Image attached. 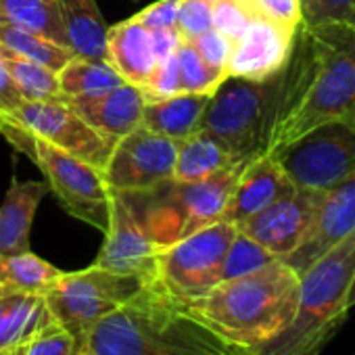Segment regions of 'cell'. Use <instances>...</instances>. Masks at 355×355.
I'll return each instance as SVG.
<instances>
[{
  "label": "cell",
  "mask_w": 355,
  "mask_h": 355,
  "mask_svg": "<svg viewBox=\"0 0 355 355\" xmlns=\"http://www.w3.org/2000/svg\"><path fill=\"white\" fill-rule=\"evenodd\" d=\"M157 245L130 201L121 193L111 191L109 226L94 266L117 274L138 276L146 284H153L157 276Z\"/></svg>",
  "instance_id": "14"
},
{
  "label": "cell",
  "mask_w": 355,
  "mask_h": 355,
  "mask_svg": "<svg viewBox=\"0 0 355 355\" xmlns=\"http://www.w3.org/2000/svg\"><path fill=\"white\" fill-rule=\"evenodd\" d=\"M57 78H59L61 98L101 96L125 84L109 61L88 59L78 55L57 73Z\"/></svg>",
  "instance_id": "26"
},
{
  "label": "cell",
  "mask_w": 355,
  "mask_h": 355,
  "mask_svg": "<svg viewBox=\"0 0 355 355\" xmlns=\"http://www.w3.org/2000/svg\"><path fill=\"white\" fill-rule=\"evenodd\" d=\"M55 318L42 295L7 293L0 297V355H26L30 343Z\"/></svg>",
  "instance_id": "20"
},
{
  "label": "cell",
  "mask_w": 355,
  "mask_h": 355,
  "mask_svg": "<svg viewBox=\"0 0 355 355\" xmlns=\"http://www.w3.org/2000/svg\"><path fill=\"white\" fill-rule=\"evenodd\" d=\"M245 165L247 161H241L199 182L167 180L144 193L121 195L130 201L161 251L222 220Z\"/></svg>",
  "instance_id": "6"
},
{
  "label": "cell",
  "mask_w": 355,
  "mask_h": 355,
  "mask_svg": "<svg viewBox=\"0 0 355 355\" xmlns=\"http://www.w3.org/2000/svg\"><path fill=\"white\" fill-rule=\"evenodd\" d=\"M78 351L76 338L55 322L30 343L26 355H76Z\"/></svg>",
  "instance_id": "37"
},
{
  "label": "cell",
  "mask_w": 355,
  "mask_h": 355,
  "mask_svg": "<svg viewBox=\"0 0 355 355\" xmlns=\"http://www.w3.org/2000/svg\"><path fill=\"white\" fill-rule=\"evenodd\" d=\"M274 259L276 257L268 249H263L259 243H255L253 239H249L247 234H243L239 230L226 251V257L222 263V280L245 276L249 272H255V270L268 266Z\"/></svg>",
  "instance_id": "31"
},
{
  "label": "cell",
  "mask_w": 355,
  "mask_h": 355,
  "mask_svg": "<svg viewBox=\"0 0 355 355\" xmlns=\"http://www.w3.org/2000/svg\"><path fill=\"white\" fill-rule=\"evenodd\" d=\"M355 230V171L347 175L345 180L324 191L320 211L307 241L286 259L297 274L309 268L320 255L340 243Z\"/></svg>",
  "instance_id": "15"
},
{
  "label": "cell",
  "mask_w": 355,
  "mask_h": 355,
  "mask_svg": "<svg viewBox=\"0 0 355 355\" xmlns=\"http://www.w3.org/2000/svg\"><path fill=\"white\" fill-rule=\"evenodd\" d=\"M59 9L73 55L107 61L109 28L96 0H59Z\"/></svg>",
  "instance_id": "24"
},
{
  "label": "cell",
  "mask_w": 355,
  "mask_h": 355,
  "mask_svg": "<svg viewBox=\"0 0 355 355\" xmlns=\"http://www.w3.org/2000/svg\"><path fill=\"white\" fill-rule=\"evenodd\" d=\"M261 15L291 32L301 26V3L299 0H255Z\"/></svg>",
  "instance_id": "38"
},
{
  "label": "cell",
  "mask_w": 355,
  "mask_h": 355,
  "mask_svg": "<svg viewBox=\"0 0 355 355\" xmlns=\"http://www.w3.org/2000/svg\"><path fill=\"white\" fill-rule=\"evenodd\" d=\"M216 0H178V34L182 40L193 42L203 32L214 28Z\"/></svg>",
  "instance_id": "34"
},
{
  "label": "cell",
  "mask_w": 355,
  "mask_h": 355,
  "mask_svg": "<svg viewBox=\"0 0 355 355\" xmlns=\"http://www.w3.org/2000/svg\"><path fill=\"white\" fill-rule=\"evenodd\" d=\"M347 305H349V309H351V307H355V278H353V284H351V291H349Z\"/></svg>",
  "instance_id": "42"
},
{
  "label": "cell",
  "mask_w": 355,
  "mask_h": 355,
  "mask_svg": "<svg viewBox=\"0 0 355 355\" xmlns=\"http://www.w3.org/2000/svg\"><path fill=\"white\" fill-rule=\"evenodd\" d=\"M293 189V182L272 153L257 155L243 167L222 220L239 226L288 195Z\"/></svg>",
  "instance_id": "17"
},
{
  "label": "cell",
  "mask_w": 355,
  "mask_h": 355,
  "mask_svg": "<svg viewBox=\"0 0 355 355\" xmlns=\"http://www.w3.org/2000/svg\"><path fill=\"white\" fill-rule=\"evenodd\" d=\"M299 274L274 259L239 278L222 280L207 295L187 305L216 334L251 353H259L295 318Z\"/></svg>",
  "instance_id": "3"
},
{
  "label": "cell",
  "mask_w": 355,
  "mask_h": 355,
  "mask_svg": "<svg viewBox=\"0 0 355 355\" xmlns=\"http://www.w3.org/2000/svg\"><path fill=\"white\" fill-rule=\"evenodd\" d=\"M0 46L26 59H32L57 73L76 57L71 49L9 24H0Z\"/></svg>",
  "instance_id": "29"
},
{
  "label": "cell",
  "mask_w": 355,
  "mask_h": 355,
  "mask_svg": "<svg viewBox=\"0 0 355 355\" xmlns=\"http://www.w3.org/2000/svg\"><path fill=\"white\" fill-rule=\"evenodd\" d=\"M239 228L216 222L157 253L155 282L180 305H189L222 282V263Z\"/></svg>",
  "instance_id": "9"
},
{
  "label": "cell",
  "mask_w": 355,
  "mask_h": 355,
  "mask_svg": "<svg viewBox=\"0 0 355 355\" xmlns=\"http://www.w3.org/2000/svg\"><path fill=\"white\" fill-rule=\"evenodd\" d=\"M355 278V230L299 274L297 311L261 355H320L347 318Z\"/></svg>",
  "instance_id": "4"
},
{
  "label": "cell",
  "mask_w": 355,
  "mask_h": 355,
  "mask_svg": "<svg viewBox=\"0 0 355 355\" xmlns=\"http://www.w3.org/2000/svg\"><path fill=\"white\" fill-rule=\"evenodd\" d=\"M140 90H142L146 103L180 94V65H178L175 51L157 61L148 82Z\"/></svg>",
  "instance_id": "35"
},
{
  "label": "cell",
  "mask_w": 355,
  "mask_h": 355,
  "mask_svg": "<svg viewBox=\"0 0 355 355\" xmlns=\"http://www.w3.org/2000/svg\"><path fill=\"white\" fill-rule=\"evenodd\" d=\"M255 355H261V353H255Z\"/></svg>",
  "instance_id": "46"
},
{
  "label": "cell",
  "mask_w": 355,
  "mask_h": 355,
  "mask_svg": "<svg viewBox=\"0 0 355 355\" xmlns=\"http://www.w3.org/2000/svg\"><path fill=\"white\" fill-rule=\"evenodd\" d=\"M324 191L293 189L263 211L245 220L236 228L268 249L276 259L293 255L311 234Z\"/></svg>",
  "instance_id": "13"
},
{
  "label": "cell",
  "mask_w": 355,
  "mask_h": 355,
  "mask_svg": "<svg viewBox=\"0 0 355 355\" xmlns=\"http://www.w3.org/2000/svg\"><path fill=\"white\" fill-rule=\"evenodd\" d=\"M21 103H24V98H21L19 90L15 88L13 80L9 78L5 65L0 63V113H3V115L7 117V115H11Z\"/></svg>",
  "instance_id": "40"
},
{
  "label": "cell",
  "mask_w": 355,
  "mask_h": 355,
  "mask_svg": "<svg viewBox=\"0 0 355 355\" xmlns=\"http://www.w3.org/2000/svg\"><path fill=\"white\" fill-rule=\"evenodd\" d=\"M0 134L38 163L46 175L49 191H53L69 216L94 226L96 230H107L111 191L98 167L59 150L13 121L5 119L0 125Z\"/></svg>",
  "instance_id": "7"
},
{
  "label": "cell",
  "mask_w": 355,
  "mask_h": 355,
  "mask_svg": "<svg viewBox=\"0 0 355 355\" xmlns=\"http://www.w3.org/2000/svg\"><path fill=\"white\" fill-rule=\"evenodd\" d=\"M241 161H249V159H239L216 136L205 134V132H195L184 140H178L173 180L199 182Z\"/></svg>",
  "instance_id": "23"
},
{
  "label": "cell",
  "mask_w": 355,
  "mask_h": 355,
  "mask_svg": "<svg viewBox=\"0 0 355 355\" xmlns=\"http://www.w3.org/2000/svg\"><path fill=\"white\" fill-rule=\"evenodd\" d=\"M311 69L313 42L301 24L284 67L261 82L228 76L211 94L197 132L216 136L239 159L270 153L276 134L297 109Z\"/></svg>",
  "instance_id": "1"
},
{
  "label": "cell",
  "mask_w": 355,
  "mask_h": 355,
  "mask_svg": "<svg viewBox=\"0 0 355 355\" xmlns=\"http://www.w3.org/2000/svg\"><path fill=\"white\" fill-rule=\"evenodd\" d=\"M178 140L142 125L117 138L103 178L113 193H144L173 180Z\"/></svg>",
  "instance_id": "12"
},
{
  "label": "cell",
  "mask_w": 355,
  "mask_h": 355,
  "mask_svg": "<svg viewBox=\"0 0 355 355\" xmlns=\"http://www.w3.org/2000/svg\"><path fill=\"white\" fill-rule=\"evenodd\" d=\"M178 65H180V92L193 94H214L218 86L228 78V71L207 65L195 46L187 40H180L175 49Z\"/></svg>",
  "instance_id": "30"
},
{
  "label": "cell",
  "mask_w": 355,
  "mask_h": 355,
  "mask_svg": "<svg viewBox=\"0 0 355 355\" xmlns=\"http://www.w3.org/2000/svg\"><path fill=\"white\" fill-rule=\"evenodd\" d=\"M61 101L94 130L115 140L140 125L142 109L146 103L142 90L132 84H123L101 96L61 98Z\"/></svg>",
  "instance_id": "18"
},
{
  "label": "cell",
  "mask_w": 355,
  "mask_h": 355,
  "mask_svg": "<svg viewBox=\"0 0 355 355\" xmlns=\"http://www.w3.org/2000/svg\"><path fill=\"white\" fill-rule=\"evenodd\" d=\"M272 155L293 187L328 191L355 171V115L322 123Z\"/></svg>",
  "instance_id": "10"
},
{
  "label": "cell",
  "mask_w": 355,
  "mask_h": 355,
  "mask_svg": "<svg viewBox=\"0 0 355 355\" xmlns=\"http://www.w3.org/2000/svg\"><path fill=\"white\" fill-rule=\"evenodd\" d=\"M107 61L123 78L125 84L142 88L159 61L153 32L144 28L136 17L109 28Z\"/></svg>",
  "instance_id": "19"
},
{
  "label": "cell",
  "mask_w": 355,
  "mask_h": 355,
  "mask_svg": "<svg viewBox=\"0 0 355 355\" xmlns=\"http://www.w3.org/2000/svg\"><path fill=\"white\" fill-rule=\"evenodd\" d=\"M0 24H9L69 46L59 0H0Z\"/></svg>",
  "instance_id": "25"
},
{
  "label": "cell",
  "mask_w": 355,
  "mask_h": 355,
  "mask_svg": "<svg viewBox=\"0 0 355 355\" xmlns=\"http://www.w3.org/2000/svg\"><path fill=\"white\" fill-rule=\"evenodd\" d=\"M5 119L21 125L59 150L98 167L101 171L117 142L86 123L63 101H24Z\"/></svg>",
  "instance_id": "11"
},
{
  "label": "cell",
  "mask_w": 355,
  "mask_h": 355,
  "mask_svg": "<svg viewBox=\"0 0 355 355\" xmlns=\"http://www.w3.org/2000/svg\"><path fill=\"white\" fill-rule=\"evenodd\" d=\"M257 17H263L255 0H216L214 28L236 40Z\"/></svg>",
  "instance_id": "32"
},
{
  "label": "cell",
  "mask_w": 355,
  "mask_h": 355,
  "mask_svg": "<svg viewBox=\"0 0 355 355\" xmlns=\"http://www.w3.org/2000/svg\"><path fill=\"white\" fill-rule=\"evenodd\" d=\"M136 19L150 32L159 30H178V0H159L136 15Z\"/></svg>",
  "instance_id": "39"
},
{
  "label": "cell",
  "mask_w": 355,
  "mask_h": 355,
  "mask_svg": "<svg viewBox=\"0 0 355 355\" xmlns=\"http://www.w3.org/2000/svg\"><path fill=\"white\" fill-rule=\"evenodd\" d=\"M301 24L318 28L326 24H340L355 30V0H299Z\"/></svg>",
  "instance_id": "33"
},
{
  "label": "cell",
  "mask_w": 355,
  "mask_h": 355,
  "mask_svg": "<svg viewBox=\"0 0 355 355\" xmlns=\"http://www.w3.org/2000/svg\"><path fill=\"white\" fill-rule=\"evenodd\" d=\"M86 347L96 355H255L216 334L157 282L101 320Z\"/></svg>",
  "instance_id": "2"
},
{
  "label": "cell",
  "mask_w": 355,
  "mask_h": 355,
  "mask_svg": "<svg viewBox=\"0 0 355 355\" xmlns=\"http://www.w3.org/2000/svg\"><path fill=\"white\" fill-rule=\"evenodd\" d=\"M0 63L19 90L24 101H61L57 71L0 46Z\"/></svg>",
  "instance_id": "28"
},
{
  "label": "cell",
  "mask_w": 355,
  "mask_h": 355,
  "mask_svg": "<svg viewBox=\"0 0 355 355\" xmlns=\"http://www.w3.org/2000/svg\"><path fill=\"white\" fill-rule=\"evenodd\" d=\"M209 98L211 94L180 92L167 98L148 101L144 103L140 125L173 140H184L199 130Z\"/></svg>",
  "instance_id": "22"
},
{
  "label": "cell",
  "mask_w": 355,
  "mask_h": 355,
  "mask_svg": "<svg viewBox=\"0 0 355 355\" xmlns=\"http://www.w3.org/2000/svg\"><path fill=\"white\" fill-rule=\"evenodd\" d=\"M76 355H96V353H94L92 349H88V347H84V349H80Z\"/></svg>",
  "instance_id": "43"
},
{
  "label": "cell",
  "mask_w": 355,
  "mask_h": 355,
  "mask_svg": "<svg viewBox=\"0 0 355 355\" xmlns=\"http://www.w3.org/2000/svg\"><path fill=\"white\" fill-rule=\"evenodd\" d=\"M191 44L195 46V51L207 65L228 71V61H230V55L234 49V40L228 38L224 32H220L218 28H211V30L203 32L199 38H195Z\"/></svg>",
  "instance_id": "36"
},
{
  "label": "cell",
  "mask_w": 355,
  "mask_h": 355,
  "mask_svg": "<svg viewBox=\"0 0 355 355\" xmlns=\"http://www.w3.org/2000/svg\"><path fill=\"white\" fill-rule=\"evenodd\" d=\"M307 30L313 42L311 78L297 109L276 134L270 153L322 123L355 115V30L340 24Z\"/></svg>",
  "instance_id": "5"
},
{
  "label": "cell",
  "mask_w": 355,
  "mask_h": 355,
  "mask_svg": "<svg viewBox=\"0 0 355 355\" xmlns=\"http://www.w3.org/2000/svg\"><path fill=\"white\" fill-rule=\"evenodd\" d=\"M153 38H155V51H157V59H163L167 55H171L178 44H180V34L178 30H159V32H153Z\"/></svg>",
  "instance_id": "41"
},
{
  "label": "cell",
  "mask_w": 355,
  "mask_h": 355,
  "mask_svg": "<svg viewBox=\"0 0 355 355\" xmlns=\"http://www.w3.org/2000/svg\"><path fill=\"white\" fill-rule=\"evenodd\" d=\"M295 32L257 17L236 40L228 61V76L261 82L284 67Z\"/></svg>",
  "instance_id": "16"
},
{
  "label": "cell",
  "mask_w": 355,
  "mask_h": 355,
  "mask_svg": "<svg viewBox=\"0 0 355 355\" xmlns=\"http://www.w3.org/2000/svg\"><path fill=\"white\" fill-rule=\"evenodd\" d=\"M5 295V291H3V286H0V297H3Z\"/></svg>",
  "instance_id": "45"
},
{
  "label": "cell",
  "mask_w": 355,
  "mask_h": 355,
  "mask_svg": "<svg viewBox=\"0 0 355 355\" xmlns=\"http://www.w3.org/2000/svg\"><path fill=\"white\" fill-rule=\"evenodd\" d=\"M3 121H5V115H3V113H0V125H3Z\"/></svg>",
  "instance_id": "44"
},
{
  "label": "cell",
  "mask_w": 355,
  "mask_h": 355,
  "mask_svg": "<svg viewBox=\"0 0 355 355\" xmlns=\"http://www.w3.org/2000/svg\"><path fill=\"white\" fill-rule=\"evenodd\" d=\"M63 272L32 251L0 255V286L7 293L46 295Z\"/></svg>",
  "instance_id": "27"
},
{
  "label": "cell",
  "mask_w": 355,
  "mask_h": 355,
  "mask_svg": "<svg viewBox=\"0 0 355 355\" xmlns=\"http://www.w3.org/2000/svg\"><path fill=\"white\" fill-rule=\"evenodd\" d=\"M144 286L146 282L138 276L92 266L80 272H63L44 295V301L55 322L84 349L92 328L125 305Z\"/></svg>",
  "instance_id": "8"
},
{
  "label": "cell",
  "mask_w": 355,
  "mask_h": 355,
  "mask_svg": "<svg viewBox=\"0 0 355 355\" xmlns=\"http://www.w3.org/2000/svg\"><path fill=\"white\" fill-rule=\"evenodd\" d=\"M46 193V182H19L17 178L11 180L0 205V255L30 251V230Z\"/></svg>",
  "instance_id": "21"
}]
</instances>
